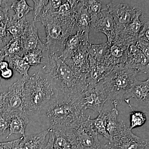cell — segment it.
<instances>
[{
	"instance_id": "obj_1",
	"label": "cell",
	"mask_w": 149,
	"mask_h": 149,
	"mask_svg": "<svg viewBox=\"0 0 149 149\" xmlns=\"http://www.w3.org/2000/svg\"><path fill=\"white\" fill-rule=\"evenodd\" d=\"M42 70L49 74L58 94L68 96L81 95L94 86L88 74L75 71L58 56L47 52Z\"/></svg>"
},
{
	"instance_id": "obj_2",
	"label": "cell",
	"mask_w": 149,
	"mask_h": 149,
	"mask_svg": "<svg viewBox=\"0 0 149 149\" xmlns=\"http://www.w3.org/2000/svg\"><path fill=\"white\" fill-rule=\"evenodd\" d=\"M49 74L40 69L26 80L23 90V111L27 115L39 114L58 97Z\"/></svg>"
},
{
	"instance_id": "obj_3",
	"label": "cell",
	"mask_w": 149,
	"mask_h": 149,
	"mask_svg": "<svg viewBox=\"0 0 149 149\" xmlns=\"http://www.w3.org/2000/svg\"><path fill=\"white\" fill-rule=\"evenodd\" d=\"M74 14L58 15L56 13L40 15L38 22L45 27L47 40L45 43L47 52L60 57L67 39L77 32Z\"/></svg>"
},
{
	"instance_id": "obj_4",
	"label": "cell",
	"mask_w": 149,
	"mask_h": 149,
	"mask_svg": "<svg viewBox=\"0 0 149 149\" xmlns=\"http://www.w3.org/2000/svg\"><path fill=\"white\" fill-rule=\"evenodd\" d=\"M82 95L68 96L58 94L57 98L42 111L50 127L69 128L85 116Z\"/></svg>"
},
{
	"instance_id": "obj_5",
	"label": "cell",
	"mask_w": 149,
	"mask_h": 149,
	"mask_svg": "<svg viewBox=\"0 0 149 149\" xmlns=\"http://www.w3.org/2000/svg\"><path fill=\"white\" fill-rule=\"evenodd\" d=\"M136 70L124 65H116L102 80L107 100L114 107L122 102L136 79Z\"/></svg>"
},
{
	"instance_id": "obj_6",
	"label": "cell",
	"mask_w": 149,
	"mask_h": 149,
	"mask_svg": "<svg viewBox=\"0 0 149 149\" xmlns=\"http://www.w3.org/2000/svg\"><path fill=\"white\" fill-rule=\"evenodd\" d=\"M91 119V116H84L69 127L78 149H101L102 146L92 128Z\"/></svg>"
},
{
	"instance_id": "obj_7",
	"label": "cell",
	"mask_w": 149,
	"mask_h": 149,
	"mask_svg": "<svg viewBox=\"0 0 149 149\" xmlns=\"http://www.w3.org/2000/svg\"><path fill=\"white\" fill-rule=\"evenodd\" d=\"M108 149H147L149 139L141 138L132 133L123 121H120L116 134L105 143Z\"/></svg>"
},
{
	"instance_id": "obj_8",
	"label": "cell",
	"mask_w": 149,
	"mask_h": 149,
	"mask_svg": "<svg viewBox=\"0 0 149 149\" xmlns=\"http://www.w3.org/2000/svg\"><path fill=\"white\" fill-rule=\"evenodd\" d=\"M49 138L44 149H78L70 128L49 127Z\"/></svg>"
},
{
	"instance_id": "obj_9",
	"label": "cell",
	"mask_w": 149,
	"mask_h": 149,
	"mask_svg": "<svg viewBox=\"0 0 149 149\" xmlns=\"http://www.w3.org/2000/svg\"><path fill=\"white\" fill-rule=\"evenodd\" d=\"M26 81L22 77L10 87L6 93L5 104L0 114L10 116L15 113L23 111V90Z\"/></svg>"
},
{
	"instance_id": "obj_10",
	"label": "cell",
	"mask_w": 149,
	"mask_h": 149,
	"mask_svg": "<svg viewBox=\"0 0 149 149\" xmlns=\"http://www.w3.org/2000/svg\"><path fill=\"white\" fill-rule=\"evenodd\" d=\"M114 20L116 32L123 31L134 18L138 10L125 3L111 2L107 5Z\"/></svg>"
},
{
	"instance_id": "obj_11",
	"label": "cell",
	"mask_w": 149,
	"mask_h": 149,
	"mask_svg": "<svg viewBox=\"0 0 149 149\" xmlns=\"http://www.w3.org/2000/svg\"><path fill=\"white\" fill-rule=\"evenodd\" d=\"M90 27L95 32L106 35L108 44L111 43L115 38L117 32L115 24L112 15L107 8L91 17Z\"/></svg>"
},
{
	"instance_id": "obj_12",
	"label": "cell",
	"mask_w": 149,
	"mask_h": 149,
	"mask_svg": "<svg viewBox=\"0 0 149 149\" xmlns=\"http://www.w3.org/2000/svg\"><path fill=\"white\" fill-rule=\"evenodd\" d=\"M82 101L84 110L91 109L99 113L104 110V105L108 100L102 80L83 93Z\"/></svg>"
},
{
	"instance_id": "obj_13",
	"label": "cell",
	"mask_w": 149,
	"mask_h": 149,
	"mask_svg": "<svg viewBox=\"0 0 149 149\" xmlns=\"http://www.w3.org/2000/svg\"><path fill=\"white\" fill-rule=\"evenodd\" d=\"M89 33L77 31L75 35L70 36L65 42L64 50L60 57L64 61L71 58L80 49L89 47L91 44L89 40Z\"/></svg>"
},
{
	"instance_id": "obj_14",
	"label": "cell",
	"mask_w": 149,
	"mask_h": 149,
	"mask_svg": "<svg viewBox=\"0 0 149 149\" xmlns=\"http://www.w3.org/2000/svg\"><path fill=\"white\" fill-rule=\"evenodd\" d=\"M21 40L24 54L28 51L35 49H39L43 52L47 50L45 44L40 40L38 29L35 26L34 21L31 22H28L24 33L21 37Z\"/></svg>"
},
{
	"instance_id": "obj_15",
	"label": "cell",
	"mask_w": 149,
	"mask_h": 149,
	"mask_svg": "<svg viewBox=\"0 0 149 149\" xmlns=\"http://www.w3.org/2000/svg\"><path fill=\"white\" fill-rule=\"evenodd\" d=\"M125 66L136 70L138 72L149 74V59L138 48L137 44L128 47Z\"/></svg>"
},
{
	"instance_id": "obj_16",
	"label": "cell",
	"mask_w": 149,
	"mask_h": 149,
	"mask_svg": "<svg viewBox=\"0 0 149 149\" xmlns=\"http://www.w3.org/2000/svg\"><path fill=\"white\" fill-rule=\"evenodd\" d=\"M133 98L139 104L146 106L149 108V79L139 81L136 79L131 89L125 95L124 99L130 100Z\"/></svg>"
},
{
	"instance_id": "obj_17",
	"label": "cell",
	"mask_w": 149,
	"mask_h": 149,
	"mask_svg": "<svg viewBox=\"0 0 149 149\" xmlns=\"http://www.w3.org/2000/svg\"><path fill=\"white\" fill-rule=\"evenodd\" d=\"M89 47L80 49L71 58L67 59L63 61L75 71L83 74H88L90 68L88 52Z\"/></svg>"
},
{
	"instance_id": "obj_18",
	"label": "cell",
	"mask_w": 149,
	"mask_h": 149,
	"mask_svg": "<svg viewBox=\"0 0 149 149\" xmlns=\"http://www.w3.org/2000/svg\"><path fill=\"white\" fill-rule=\"evenodd\" d=\"M74 18L77 31L90 32L91 16L83 1H78L74 9Z\"/></svg>"
},
{
	"instance_id": "obj_19",
	"label": "cell",
	"mask_w": 149,
	"mask_h": 149,
	"mask_svg": "<svg viewBox=\"0 0 149 149\" xmlns=\"http://www.w3.org/2000/svg\"><path fill=\"white\" fill-rule=\"evenodd\" d=\"M49 129L31 136H22L19 145V149H44Z\"/></svg>"
},
{
	"instance_id": "obj_20",
	"label": "cell",
	"mask_w": 149,
	"mask_h": 149,
	"mask_svg": "<svg viewBox=\"0 0 149 149\" xmlns=\"http://www.w3.org/2000/svg\"><path fill=\"white\" fill-rule=\"evenodd\" d=\"M29 122L27 115L24 111L18 112L10 116L8 128L10 133L6 139L13 134H20L24 136L26 126Z\"/></svg>"
},
{
	"instance_id": "obj_21",
	"label": "cell",
	"mask_w": 149,
	"mask_h": 149,
	"mask_svg": "<svg viewBox=\"0 0 149 149\" xmlns=\"http://www.w3.org/2000/svg\"><path fill=\"white\" fill-rule=\"evenodd\" d=\"M90 68L88 77L93 85H95L104 79L111 72L113 68L102 62H96L89 59Z\"/></svg>"
},
{
	"instance_id": "obj_22",
	"label": "cell",
	"mask_w": 149,
	"mask_h": 149,
	"mask_svg": "<svg viewBox=\"0 0 149 149\" xmlns=\"http://www.w3.org/2000/svg\"><path fill=\"white\" fill-rule=\"evenodd\" d=\"M28 22L25 17L18 20H15L12 16H9L7 23V29L12 38L21 37Z\"/></svg>"
},
{
	"instance_id": "obj_23",
	"label": "cell",
	"mask_w": 149,
	"mask_h": 149,
	"mask_svg": "<svg viewBox=\"0 0 149 149\" xmlns=\"http://www.w3.org/2000/svg\"><path fill=\"white\" fill-rule=\"evenodd\" d=\"M8 58L10 68L18 72L25 80H28L30 77L28 71L30 66L23 58L15 56L13 58Z\"/></svg>"
},
{
	"instance_id": "obj_24",
	"label": "cell",
	"mask_w": 149,
	"mask_h": 149,
	"mask_svg": "<svg viewBox=\"0 0 149 149\" xmlns=\"http://www.w3.org/2000/svg\"><path fill=\"white\" fill-rule=\"evenodd\" d=\"M1 50L5 54L6 57L13 58L15 56L23 57L24 55L21 37L12 38Z\"/></svg>"
},
{
	"instance_id": "obj_25",
	"label": "cell",
	"mask_w": 149,
	"mask_h": 149,
	"mask_svg": "<svg viewBox=\"0 0 149 149\" xmlns=\"http://www.w3.org/2000/svg\"><path fill=\"white\" fill-rule=\"evenodd\" d=\"M107 113L104 111L101 112L95 119H91V125L97 135H102L109 141L110 137L107 130Z\"/></svg>"
},
{
	"instance_id": "obj_26",
	"label": "cell",
	"mask_w": 149,
	"mask_h": 149,
	"mask_svg": "<svg viewBox=\"0 0 149 149\" xmlns=\"http://www.w3.org/2000/svg\"><path fill=\"white\" fill-rule=\"evenodd\" d=\"M108 48L109 45L107 42L99 45L91 44L88 50L89 59L104 63Z\"/></svg>"
},
{
	"instance_id": "obj_27",
	"label": "cell",
	"mask_w": 149,
	"mask_h": 149,
	"mask_svg": "<svg viewBox=\"0 0 149 149\" xmlns=\"http://www.w3.org/2000/svg\"><path fill=\"white\" fill-rule=\"evenodd\" d=\"M11 9H13L15 14L12 16L15 20H18L25 17L29 11L33 10V8L28 5L26 1H12Z\"/></svg>"
},
{
	"instance_id": "obj_28",
	"label": "cell",
	"mask_w": 149,
	"mask_h": 149,
	"mask_svg": "<svg viewBox=\"0 0 149 149\" xmlns=\"http://www.w3.org/2000/svg\"><path fill=\"white\" fill-rule=\"evenodd\" d=\"M118 114V111L115 108L107 113V130L109 134V140L116 134L120 127V122H118L117 120Z\"/></svg>"
},
{
	"instance_id": "obj_29",
	"label": "cell",
	"mask_w": 149,
	"mask_h": 149,
	"mask_svg": "<svg viewBox=\"0 0 149 149\" xmlns=\"http://www.w3.org/2000/svg\"><path fill=\"white\" fill-rule=\"evenodd\" d=\"M143 14L141 10H138L132 21L123 30V32L128 35L138 37L143 26L142 19Z\"/></svg>"
},
{
	"instance_id": "obj_30",
	"label": "cell",
	"mask_w": 149,
	"mask_h": 149,
	"mask_svg": "<svg viewBox=\"0 0 149 149\" xmlns=\"http://www.w3.org/2000/svg\"><path fill=\"white\" fill-rule=\"evenodd\" d=\"M43 53L39 49H35L27 52L24 54L23 58L30 66L37 65L42 63L41 59L44 57Z\"/></svg>"
},
{
	"instance_id": "obj_31",
	"label": "cell",
	"mask_w": 149,
	"mask_h": 149,
	"mask_svg": "<svg viewBox=\"0 0 149 149\" xmlns=\"http://www.w3.org/2000/svg\"><path fill=\"white\" fill-rule=\"evenodd\" d=\"M131 111L130 115V126L129 127L130 130L141 127L146 123V117L144 113L133 110L132 107H130Z\"/></svg>"
},
{
	"instance_id": "obj_32",
	"label": "cell",
	"mask_w": 149,
	"mask_h": 149,
	"mask_svg": "<svg viewBox=\"0 0 149 149\" xmlns=\"http://www.w3.org/2000/svg\"><path fill=\"white\" fill-rule=\"evenodd\" d=\"M84 5L87 8L88 13L91 17L98 13L101 11L102 4L100 1L96 0L83 1Z\"/></svg>"
},
{
	"instance_id": "obj_33",
	"label": "cell",
	"mask_w": 149,
	"mask_h": 149,
	"mask_svg": "<svg viewBox=\"0 0 149 149\" xmlns=\"http://www.w3.org/2000/svg\"><path fill=\"white\" fill-rule=\"evenodd\" d=\"M34 3V7L33 10H34V22H38V19L41 12L45 6L48 3L49 1L45 0H34L33 1Z\"/></svg>"
},
{
	"instance_id": "obj_34",
	"label": "cell",
	"mask_w": 149,
	"mask_h": 149,
	"mask_svg": "<svg viewBox=\"0 0 149 149\" xmlns=\"http://www.w3.org/2000/svg\"><path fill=\"white\" fill-rule=\"evenodd\" d=\"M11 1H0V22L7 20L9 18L8 10L11 9Z\"/></svg>"
},
{
	"instance_id": "obj_35",
	"label": "cell",
	"mask_w": 149,
	"mask_h": 149,
	"mask_svg": "<svg viewBox=\"0 0 149 149\" xmlns=\"http://www.w3.org/2000/svg\"><path fill=\"white\" fill-rule=\"evenodd\" d=\"M8 20L0 22V43L2 45L7 44L12 39L7 29Z\"/></svg>"
},
{
	"instance_id": "obj_36",
	"label": "cell",
	"mask_w": 149,
	"mask_h": 149,
	"mask_svg": "<svg viewBox=\"0 0 149 149\" xmlns=\"http://www.w3.org/2000/svg\"><path fill=\"white\" fill-rule=\"evenodd\" d=\"M10 116L4 114H0V137L6 133L8 128Z\"/></svg>"
},
{
	"instance_id": "obj_37",
	"label": "cell",
	"mask_w": 149,
	"mask_h": 149,
	"mask_svg": "<svg viewBox=\"0 0 149 149\" xmlns=\"http://www.w3.org/2000/svg\"><path fill=\"white\" fill-rule=\"evenodd\" d=\"M137 47L149 59V42L142 40H138Z\"/></svg>"
},
{
	"instance_id": "obj_38",
	"label": "cell",
	"mask_w": 149,
	"mask_h": 149,
	"mask_svg": "<svg viewBox=\"0 0 149 149\" xmlns=\"http://www.w3.org/2000/svg\"><path fill=\"white\" fill-rule=\"evenodd\" d=\"M0 74H1V78L5 79H10L13 75V70L10 68H8L7 69L0 72Z\"/></svg>"
},
{
	"instance_id": "obj_39",
	"label": "cell",
	"mask_w": 149,
	"mask_h": 149,
	"mask_svg": "<svg viewBox=\"0 0 149 149\" xmlns=\"http://www.w3.org/2000/svg\"><path fill=\"white\" fill-rule=\"evenodd\" d=\"M6 93L0 94V113L5 104V100Z\"/></svg>"
},
{
	"instance_id": "obj_40",
	"label": "cell",
	"mask_w": 149,
	"mask_h": 149,
	"mask_svg": "<svg viewBox=\"0 0 149 149\" xmlns=\"http://www.w3.org/2000/svg\"><path fill=\"white\" fill-rule=\"evenodd\" d=\"M9 64L8 62L2 61L0 63V72L8 68Z\"/></svg>"
},
{
	"instance_id": "obj_41",
	"label": "cell",
	"mask_w": 149,
	"mask_h": 149,
	"mask_svg": "<svg viewBox=\"0 0 149 149\" xmlns=\"http://www.w3.org/2000/svg\"><path fill=\"white\" fill-rule=\"evenodd\" d=\"M0 58H5L6 56L5 55V54L1 51V50H0Z\"/></svg>"
},
{
	"instance_id": "obj_42",
	"label": "cell",
	"mask_w": 149,
	"mask_h": 149,
	"mask_svg": "<svg viewBox=\"0 0 149 149\" xmlns=\"http://www.w3.org/2000/svg\"><path fill=\"white\" fill-rule=\"evenodd\" d=\"M101 149H108V148L106 145L105 144H102V146Z\"/></svg>"
},
{
	"instance_id": "obj_43",
	"label": "cell",
	"mask_w": 149,
	"mask_h": 149,
	"mask_svg": "<svg viewBox=\"0 0 149 149\" xmlns=\"http://www.w3.org/2000/svg\"><path fill=\"white\" fill-rule=\"evenodd\" d=\"M19 149V148H16V149Z\"/></svg>"
},
{
	"instance_id": "obj_44",
	"label": "cell",
	"mask_w": 149,
	"mask_h": 149,
	"mask_svg": "<svg viewBox=\"0 0 149 149\" xmlns=\"http://www.w3.org/2000/svg\"><path fill=\"white\" fill-rule=\"evenodd\" d=\"M147 149H149V148H147Z\"/></svg>"
}]
</instances>
